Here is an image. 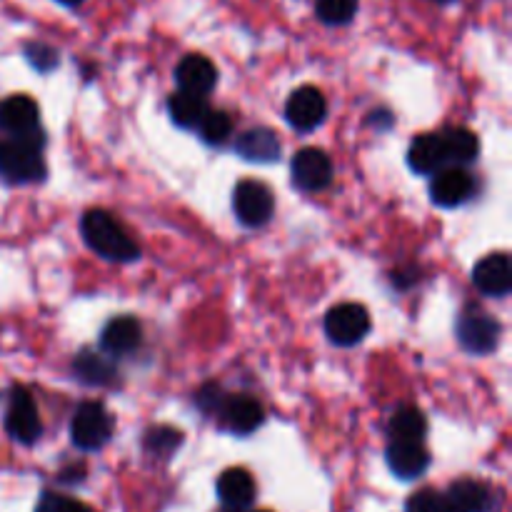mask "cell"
Here are the masks:
<instances>
[{
  "label": "cell",
  "instance_id": "d4e9b609",
  "mask_svg": "<svg viewBox=\"0 0 512 512\" xmlns=\"http://www.w3.org/2000/svg\"><path fill=\"white\" fill-rule=\"evenodd\" d=\"M198 130L200 135H203L205 143L220 145L233 135V120H230V115L223 113V110H208L205 118L200 120Z\"/></svg>",
  "mask_w": 512,
  "mask_h": 512
},
{
  "label": "cell",
  "instance_id": "7402d4cb",
  "mask_svg": "<svg viewBox=\"0 0 512 512\" xmlns=\"http://www.w3.org/2000/svg\"><path fill=\"white\" fill-rule=\"evenodd\" d=\"M388 433L390 440H395V443H423L425 433H428V423H425V415L418 408L405 405V408L393 413Z\"/></svg>",
  "mask_w": 512,
  "mask_h": 512
},
{
  "label": "cell",
  "instance_id": "277c9868",
  "mask_svg": "<svg viewBox=\"0 0 512 512\" xmlns=\"http://www.w3.org/2000/svg\"><path fill=\"white\" fill-rule=\"evenodd\" d=\"M5 430L13 440L23 445H33L43 433V423H40L38 405H35L33 395L25 388L15 385L10 390L8 398V413H5Z\"/></svg>",
  "mask_w": 512,
  "mask_h": 512
},
{
  "label": "cell",
  "instance_id": "d590c367",
  "mask_svg": "<svg viewBox=\"0 0 512 512\" xmlns=\"http://www.w3.org/2000/svg\"><path fill=\"white\" fill-rule=\"evenodd\" d=\"M0 143H3V140H0Z\"/></svg>",
  "mask_w": 512,
  "mask_h": 512
},
{
  "label": "cell",
  "instance_id": "484cf974",
  "mask_svg": "<svg viewBox=\"0 0 512 512\" xmlns=\"http://www.w3.org/2000/svg\"><path fill=\"white\" fill-rule=\"evenodd\" d=\"M180 443H183V435L173 428H165V425L150 428L148 433H145V450L158 455V458H168V455H173L175 450L180 448Z\"/></svg>",
  "mask_w": 512,
  "mask_h": 512
},
{
  "label": "cell",
  "instance_id": "5bb4252c",
  "mask_svg": "<svg viewBox=\"0 0 512 512\" xmlns=\"http://www.w3.org/2000/svg\"><path fill=\"white\" fill-rule=\"evenodd\" d=\"M225 420V428L233 430L235 435H250L258 430L265 420L263 405L250 395H235V398H225L223 408H220Z\"/></svg>",
  "mask_w": 512,
  "mask_h": 512
},
{
  "label": "cell",
  "instance_id": "ffe728a7",
  "mask_svg": "<svg viewBox=\"0 0 512 512\" xmlns=\"http://www.w3.org/2000/svg\"><path fill=\"white\" fill-rule=\"evenodd\" d=\"M408 163L415 173L420 175H433L440 168H445V155H443V143H440V133H425L420 138L413 140L408 150Z\"/></svg>",
  "mask_w": 512,
  "mask_h": 512
},
{
  "label": "cell",
  "instance_id": "1f68e13d",
  "mask_svg": "<svg viewBox=\"0 0 512 512\" xmlns=\"http://www.w3.org/2000/svg\"><path fill=\"white\" fill-rule=\"evenodd\" d=\"M58 3L70 5V8H73V5H80V3H83V0H58Z\"/></svg>",
  "mask_w": 512,
  "mask_h": 512
},
{
  "label": "cell",
  "instance_id": "cb8c5ba5",
  "mask_svg": "<svg viewBox=\"0 0 512 512\" xmlns=\"http://www.w3.org/2000/svg\"><path fill=\"white\" fill-rule=\"evenodd\" d=\"M73 370L78 380H83L85 385H108L115 378V368L108 360V355L90 353V350H83L75 358Z\"/></svg>",
  "mask_w": 512,
  "mask_h": 512
},
{
  "label": "cell",
  "instance_id": "d6986e66",
  "mask_svg": "<svg viewBox=\"0 0 512 512\" xmlns=\"http://www.w3.org/2000/svg\"><path fill=\"white\" fill-rule=\"evenodd\" d=\"M448 512H488L490 510V490L475 480H460L450 485L443 495Z\"/></svg>",
  "mask_w": 512,
  "mask_h": 512
},
{
  "label": "cell",
  "instance_id": "4fadbf2b",
  "mask_svg": "<svg viewBox=\"0 0 512 512\" xmlns=\"http://www.w3.org/2000/svg\"><path fill=\"white\" fill-rule=\"evenodd\" d=\"M0 128L13 138L35 133L38 128V105L28 95H10L0 103Z\"/></svg>",
  "mask_w": 512,
  "mask_h": 512
},
{
  "label": "cell",
  "instance_id": "8992f818",
  "mask_svg": "<svg viewBox=\"0 0 512 512\" xmlns=\"http://www.w3.org/2000/svg\"><path fill=\"white\" fill-rule=\"evenodd\" d=\"M500 328L498 320L493 315L483 313V310H468V313L460 315L458 320V340L468 353L473 355H488L498 348Z\"/></svg>",
  "mask_w": 512,
  "mask_h": 512
},
{
  "label": "cell",
  "instance_id": "9a60e30c",
  "mask_svg": "<svg viewBox=\"0 0 512 512\" xmlns=\"http://www.w3.org/2000/svg\"><path fill=\"white\" fill-rule=\"evenodd\" d=\"M175 80L185 93L205 95L218 83V70L205 55H185L175 68Z\"/></svg>",
  "mask_w": 512,
  "mask_h": 512
},
{
  "label": "cell",
  "instance_id": "ac0fdd59",
  "mask_svg": "<svg viewBox=\"0 0 512 512\" xmlns=\"http://www.w3.org/2000/svg\"><path fill=\"white\" fill-rule=\"evenodd\" d=\"M218 498L225 508H248L255 500V480L248 470L230 468L218 478Z\"/></svg>",
  "mask_w": 512,
  "mask_h": 512
},
{
  "label": "cell",
  "instance_id": "e0dca14e",
  "mask_svg": "<svg viewBox=\"0 0 512 512\" xmlns=\"http://www.w3.org/2000/svg\"><path fill=\"white\" fill-rule=\"evenodd\" d=\"M388 465L400 480H415L428 470L430 455L423 443H395L390 440Z\"/></svg>",
  "mask_w": 512,
  "mask_h": 512
},
{
  "label": "cell",
  "instance_id": "ba28073f",
  "mask_svg": "<svg viewBox=\"0 0 512 512\" xmlns=\"http://www.w3.org/2000/svg\"><path fill=\"white\" fill-rule=\"evenodd\" d=\"M290 173H293L295 188L303 193H318L333 183V163L320 148H303L290 163Z\"/></svg>",
  "mask_w": 512,
  "mask_h": 512
},
{
  "label": "cell",
  "instance_id": "44dd1931",
  "mask_svg": "<svg viewBox=\"0 0 512 512\" xmlns=\"http://www.w3.org/2000/svg\"><path fill=\"white\" fill-rule=\"evenodd\" d=\"M440 143H443V155L445 165H463L473 163L480 153L478 135L470 133L468 128H450L445 133H440Z\"/></svg>",
  "mask_w": 512,
  "mask_h": 512
},
{
  "label": "cell",
  "instance_id": "603a6c76",
  "mask_svg": "<svg viewBox=\"0 0 512 512\" xmlns=\"http://www.w3.org/2000/svg\"><path fill=\"white\" fill-rule=\"evenodd\" d=\"M168 113H170V118H173L175 125L193 130V128H198L200 120H203L205 113H208V103H205L203 95L185 93V90H180V93L170 95Z\"/></svg>",
  "mask_w": 512,
  "mask_h": 512
},
{
  "label": "cell",
  "instance_id": "3957f363",
  "mask_svg": "<svg viewBox=\"0 0 512 512\" xmlns=\"http://www.w3.org/2000/svg\"><path fill=\"white\" fill-rule=\"evenodd\" d=\"M113 435V420H110L108 410L95 400L78 405L70 420V440L75 448L80 450H100Z\"/></svg>",
  "mask_w": 512,
  "mask_h": 512
},
{
  "label": "cell",
  "instance_id": "f546056e",
  "mask_svg": "<svg viewBox=\"0 0 512 512\" xmlns=\"http://www.w3.org/2000/svg\"><path fill=\"white\" fill-rule=\"evenodd\" d=\"M25 55H28L30 65H35L40 73H48V70H53L55 65H58V53L45 43L28 45V48H25Z\"/></svg>",
  "mask_w": 512,
  "mask_h": 512
},
{
  "label": "cell",
  "instance_id": "2e32d148",
  "mask_svg": "<svg viewBox=\"0 0 512 512\" xmlns=\"http://www.w3.org/2000/svg\"><path fill=\"white\" fill-rule=\"evenodd\" d=\"M235 153L250 163H275L283 153V145L270 128H250L243 135H238Z\"/></svg>",
  "mask_w": 512,
  "mask_h": 512
},
{
  "label": "cell",
  "instance_id": "6da1fadb",
  "mask_svg": "<svg viewBox=\"0 0 512 512\" xmlns=\"http://www.w3.org/2000/svg\"><path fill=\"white\" fill-rule=\"evenodd\" d=\"M80 233H83L88 248L95 250L100 258L115 260V263H128V260H135L140 255L135 240L105 210H88L83 215V223H80Z\"/></svg>",
  "mask_w": 512,
  "mask_h": 512
},
{
  "label": "cell",
  "instance_id": "7c38bea8",
  "mask_svg": "<svg viewBox=\"0 0 512 512\" xmlns=\"http://www.w3.org/2000/svg\"><path fill=\"white\" fill-rule=\"evenodd\" d=\"M140 343H143V328H140V323L133 315L113 318L103 328V335H100V348H103V353L110 355V358L130 355L133 350L140 348Z\"/></svg>",
  "mask_w": 512,
  "mask_h": 512
},
{
  "label": "cell",
  "instance_id": "4316f807",
  "mask_svg": "<svg viewBox=\"0 0 512 512\" xmlns=\"http://www.w3.org/2000/svg\"><path fill=\"white\" fill-rule=\"evenodd\" d=\"M315 10L325 25H345L358 13V0H318Z\"/></svg>",
  "mask_w": 512,
  "mask_h": 512
},
{
  "label": "cell",
  "instance_id": "30bf717a",
  "mask_svg": "<svg viewBox=\"0 0 512 512\" xmlns=\"http://www.w3.org/2000/svg\"><path fill=\"white\" fill-rule=\"evenodd\" d=\"M473 190V178L463 168H458V165H453V168H440L438 173H433L430 200L435 205H440V208H458L465 200H470Z\"/></svg>",
  "mask_w": 512,
  "mask_h": 512
},
{
  "label": "cell",
  "instance_id": "7a4b0ae2",
  "mask_svg": "<svg viewBox=\"0 0 512 512\" xmlns=\"http://www.w3.org/2000/svg\"><path fill=\"white\" fill-rule=\"evenodd\" d=\"M43 133L23 135L8 143H0V173L13 183H33L43 180L45 160H43Z\"/></svg>",
  "mask_w": 512,
  "mask_h": 512
},
{
  "label": "cell",
  "instance_id": "8fae6325",
  "mask_svg": "<svg viewBox=\"0 0 512 512\" xmlns=\"http://www.w3.org/2000/svg\"><path fill=\"white\" fill-rule=\"evenodd\" d=\"M473 283L490 298H505L512 290V263L505 253H490L475 265Z\"/></svg>",
  "mask_w": 512,
  "mask_h": 512
},
{
  "label": "cell",
  "instance_id": "9c48e42d",
  "mask_svg": "<svg viewBox=\"0 0 512 512\" xmlns=\"http://www.w3.org/2000/svg\"><path fill=\"white\" fill-rule=\"evenodd\" d=\"M325 115H328V103H325L323 93L313 85L295 90L288 98V105H285V118L300 133H310V130L318 128Z\"/></svg>",
  "mask_w": 512,
  "mask_h": 512
},
{
  "label": "cell",
  "instance_id": "d6a6232c",
  "mask_svg": "<svg viewBox=\"0 0 512 512\" xmlns=\"http://www.w3.org/2000/svg\"><path fill=\"white\" fill-rule=\"evenodd\" d=\"M220 512H240L238 508H225V510H220Z\"/></svg>",
  "mask_w": 512,
  "mask_h": 512
},
{
  "label": "cell",
  "instance_id": "52a82bcc",
  "mask_svg": "<svg viewBox=\"0 0 512 512\" xmlns=\"http://www.w3.org/2000/svg\"><path fill=\"white\" fill-rule=\"evenodd\" d=\"M233 205L238 220L243 225H248V228L265 225L273 218L275 210L273 193H270L268 185L258 183V180H243V183H238V188L233 193Z\"/></svg>",
  "mask_w": 512,
  "mask_h": 512
},
{
  "label": "cell",
  "instance_id": "4dcf8cb0",
  "mask_svg": "<svg viewBox=\"0 0 512 512\" xmlns=\"http://www.w3.org/2000/svg\"><path fill=\"white\" fill-rule=\"evenodd\" d=\"M225 398H228V395H225L223 390L218 388V385L210 383V385H205L203 390H200L198 398H195V400H198V405L205 410V413H213V410L223 408Z\"/></svg>",
  "mask_w": 512,
  "mask_h": 512
},
{
  "label": "cell",
  "instance_id": "5b68a950",
  "mask_svg": "<svg viewBox=\"0 0 512 512\" xmlns=\"http://www.w3.org/2000/svg\"><path fill=\"white\" fill-rule=\"evenodd\" d=\"M370 330V315L363 305L358 303H343L335 305V308L328 310L325 315V333L333 340L335 345H343V348H350V345H358L360 340L368 335Z\"/></svg>",
  "mask_w": 512,
  "mask_h": 512
},
{
  "label": "cell",
  "instance_id": "836d02e7",
  "mask_svg": "<svg viewBox=\"0 0 512 512\" xmlns=\"http://www.w3.org/2000/svg\"><path fill=\"white\" fill-rule=\"evenodd\" d=\"M438 3H453V0H438Z\"/></svg>",
  "mask_w": 512,
  "mask_h": 512
},
{
  "label": "cell",
  "instance_id": "e575fe53",
  "mask_svg": "<svg viewBox=\"0 0 512 512\" xmlns=\"http://www.w3.org/2000/svg\"><path fill=\"white\" fill-rule=\"evenodd\" d=\"M260 512H268V510H260Z\"/></svg>",
  "mask_w": 512,
  "mask_h": 512
},
{
  "label": "cell",
  "instance_id": "83f0119b",
  "mask_svg": "<svg viewBox=\"0 0 512 512\" xmlns=\"http://www.w3.org/2000/svg\"><path fill=\"white\" fill-rule=\"evenodd\" d=\"M408 512H448V505L435 490H420L408 500Z\"/></svg>",
  "mask_w": 512,
  "mask_h": 512
},
{
  "label": "cell",
  "instance_id": "f1b7e54d",
  "mask_svg": "<svg viewBox=\"0 0 512 512\" xmlns=\"http://www.w3.org/2000/svg\"><path fill=\"white\" fill-rule=\"evenodd\" d=\"M35 512H93V510H90L85 503H80V500L48 493V495H43V500H40L38 510Z\"/></svg>",
  "mask_w": 512,
  "mask_h": 512
}]
</instances>
